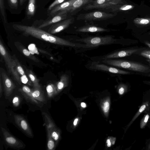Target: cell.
Returning <instances> with one entry per match:
<instances>
[{
    "label": "cell",
    "mask_w": 150,
    "mask_h": 150,
    "mask_svg": "<svg viewBox=\"0 0 150 150\" xmlns=\"http://www.w3.org/2000/svg\"><path fill=\"white\" fill-rule=\"evenodd\" d=\"M12 27L15 30L22 32L23 35L25 36H30L58 45L86 48L85 44L73 42L54 36L38 27L18 24H13Z\"/></svg>",
    "instance_id": "6da1fadb"
},
{
    "label": "cell",
    "mask_w": 150,
    "mask_h": 150,
    "mask_svg": "<svg viewBox=\"0 0 150 150\" xmlns=\"http://www.w3.org/2000/svg\"><path fill=\"white\" fill-rule=\"evenodd\" d=\"M103 62L107 64L126 69L142 73L150 72L148 66L141 63L120 59H104Z\"/></svg>",
    "instance_id": "7a4b0ae2"
},
{
    "label": "cell",
    "mask_w": 150,
    "mask_h": 150,
    "mask_svg": "<svg viewBox=\"0 0 150 150\" xmlns=\"http://www.w3.org/2000/svg\"><path fill=\"white\" fill-rule=\"evenodd\" d=\"M76 40L85 44L86 48L95 47L99 46L115 43L117 41L111 35L103 36L88 37Z\"/></svg>",
    "instance_id": "3957f363"
},
{
    "label": "cell",
    "mask_w": 150,
    "mask_h": 150,
    "mask_svg": "<svg viewBox=\"0 0 150 150\" xmlns=\"http://www.w3.org/2000/svg\"><path fill=\"white\" fill-rule=\"evenodd\" d=\"M0 52L5 61L8 72L12 75L14 79L21 85L22 82L19 75L16 71L14 59L8 52L1 39L0 40Z\"/></svg>",
    "instance_id": "277c9868"
},
{
    "label": "cell",
    "mask_w": 150,
    "mask_h": 150,
    "mask_svg": "<svg viewBox=\"0 0 150 150\" xmlns=\"http://www.w3.org/2000/svg\"><path fill=\"white\" fill-rule=\"evenodd\" d=\"M126 3L127 2L123 0H94L83 8L86 10L94 9H108L115 6Z\"/></svg>",
    "instance_id": "5b68a950"
},
{
    "label": "cell",
    "mask_w": 150,
    "mask_h": 150,
    "mask_svg": "<svg viewBox=\"0 0 150 150\" xmlns=\"http://www.w3.org/2000/svg\"><path fill=\"white\" fill-rule=\"evenodd\" d=\"M114 14L101 11H94L85 14H81L77 18L78 20L92 21L104 20L112 18Z\"/></svg>",
    "instance_id": "8992f818"
},
{
    "label": "cell",
    "mask_w": 150,
    "mask_h": 150,
    "mask_svg": "<svg viewBox=\"0 0 150 150\" xmlns=\"http://www.w3.org/2000/svg\"><path fill=\"white\" fill-rule=\"evenodd\" d=\"M4 139L6 143L9 146L16 149L24 148L25 145L21 141L11 135L7 130L3 127H1Z\"/></svg>",
    "instance_id": "52a82bcc"
},
{
    "label": "cell",
    "mask_w": 150,
    "mask_h": 150,
    "mask_svg": "<svg viewBox=\"0 0 150 150\" xmlns=\"http://www.w3.org/2000/svg\"><path fill=\"white\" fill-rule=\"evenodd\" d=\"M42 115L45 119L46 129L49 130L56 143L59 139V130L54 122L47 114L43 112Z\"/></svg>",
    "instance_id": "ba28073f"
},
{
    "label": "cell",
    "mask_w": 150,
    "mask_h": 150,
    "mask_svg": "<svg viewBox=\"0 0 150 150\" xmlns=\"http://www.w3.org/2000/svg\"><path fill=\"white\" fill-rule=\"evenodd\" d=\"M0 75L2 78L5 94L6 96L8 97L12 93L15 85L2 68L0 69Z\"/></svg>",
    "instance_id": "9c48e42d"
},
{
    "label": "cell",
    "mask_w": 150,
    "mask_h": 150,
    "mask_svg": "<svg viewBox=\"0 0 150 150\" xmlns=\"http://www.w3.org/2000/svg\"><path fill=\"white\" fill-rule=\"evenodd\" d=\"M74 18L67 19L51 25L47 32L53 34L59 33L67 28L74 21Z\"/></svg>",
    "instance_id": "30bf717a"
},
{
    "label": "cell",
    "mask_w": 150,
    "mask_h": 150,
    "mask_svg": "<svg viewBox=\"0 0 150 150\" xmlns=\"http://www.w3.org/2000/svg\"><path fill=\"white\" fill-rule=\"evenodd\" d=\"M68 14L65 11L58 12L51 16L50 19L43 22L38 28L41 29L67 19Z\"/></svg>",
    "instance_id": "8fae6325"
},
{
    "label": "cell",
    "mask_w": 150,
    "mask_h": 150,
    "mask_svg": "<svg viewBox=\"0 0 150 150\" xmlns=\"http://www.w3.org/2000/svg\"><path fill=\"white\" fill-rule=\"evenodd\" d=\"M15 123L20 129L28 136L33 137L32 130L26 120L22 116L16 115L14 116Z\"/></svg>",
    "instance_id": "7c38bea8"
},
{
    "label": "cell",
    "mask_w": 150,
    "mask_h": 150,
    "mask_svg": "<svg viewBox=\"0 0 150 150\" xmlns=\"http://www.w3.org/2000/svg\"><path fill=\"white\" fill-rule=\"evenodd\" d=\"M91 68L93 69L106 71L114 74L125 75L129 74H130V72L103 64H93L91 66Z\"/></svg>",
    "instance_id": "4fadbf2b"
},
{
    "label": "cell",
    "mask_w": 150,
    "mask_h": 150,
    "mask_svg": "<svg viewBox=\"0 0 150 150\" xmlns=\"http://www.w3.org/2000/svg\"><path fill=\"white\" fill-rule=\"evenodd\" d=\"M138 50V49H134L117 51L105 56L103 57L102 59L121 58L129 56L135 53Z\"/></svg>",
    "instance_id": "5bb4252c"
},
{
    "label": "cell",
    "mask_w": 150,
    "mask_h": 150,
    "mask_svg": "<svg viewBox=\"0 0 150 150\" xmlns=\"http://www.w3.org/2000/svg\"><path fill=\"white\" fill-rule=\"evenodd\" d=\"M94 0H76L72 5L66 10L69 14H74L82 8Z\"/></svg>",
    "instance_id": "9a60e30c"
},
{
    "label": "cell",
    "mask_w": 150,
    "mask_h": 150,
    "mask_svg": "<svg viewBox=\"0 0 150 150\" xmlns=\"http://www.w3.org/2000/svg\"><path fill=\"white\" fill-rule=\"evenodd\" d=\"M76 0H67L58 5L50 11L49 15L52 16L56 13L66 10L69 8Z\"/></svg>",
    "instance_id": "2e32d148"
},
{
    "label": "cell",
    "mask_w": 150,
    "mask_h": 150,
    "mask_svg": "<svg viewBox=\"0 0 150 150\" xmlns=\"http://www.w3.org/2000/svg\"><path fill=\"white\" fill-rule=\"evenodd\" d=\"M109 29L97 26L88 25L80 27L76 31L81 32L95 33L110 31Z\"/></svg>",
    "instance_id": "e0dca14e"
},
{
    "label": "cell",
    "mask_w": 150,
    "mask_h": 150,
    "mask_svg": "<svg viewBox=\"0 0 150 150\" xmlns=\"http://www.w3.org/2000/svg\"><path fill=\"white\" fill-rule=\"evenodd\" d=\"M25 99L34 104H38L39 102L33 97L32 91L28 86L24 85L18 90Z\"/></svg>",
    "instance_id": "ac0fdd59"
},
{
    "label": "cell",
    "mask_w": 150,
    "mask_h": 150,
    "mask_svg": "<svg viewBox=\"0 0 150 150\" xmlns=\"http://www.w3.org/2000/svg\"><path fill=\"white\" fill-rule=\"evenodd\" d=\"M15 44L19 51L26 57L36 62H39L38 59L35 57L30 53L29 51L21 44L16 42L15 43Z\"/></svg>",
    "instance_id": "d6986e66"
},
{
    "label": "cell",
    "mask_w": 150,
    "mask_h": 150,
    "mask_svg": "<svg viewBox=\"0 0 150 150\" xmlns=\"http://www.w3.org/2000/svg\"><path fill=\"white\" fill-rule=\"evenodd\" d=\"M36 9V0H28L26 12L28 18H31L34 16L35 13Z\"/></svg>",
    "instance_id": "ffe728a7"
},
{
    "label": "cell",
    "mask_w": 150,
    "mask_h": 150,
    "mask_svg": "<svg viewBox=\"0 0 150 150\" xmlns=\"http://www.w3.org/2000/svg\"><path fill=\"white\" fill-rule=\"evenodd\" d=\"M69 79V76L66 74H64L61 76L60 80L57 82L56 85L57 88V94L67 85Z\"/></svg>",
    "instance_id": "44dd1931"
},
{
    "label": "cell",
    "mask_w": 150,
    "mask_h": 150,
    "mask_svg": "<svg viewBox=\"0 0 150 150\" xmlns=\"http://www.w3.org/2000/svg\"><path fill=\"white\" fill-rule=\"evenodd\" d=\"M32 91V94L33 98L36 100L41 102L45 101V98L41 87L34 88Z\"/></svg>",
    "instance_id": "7402d4cb"
},
{
    "label": "cell",
    "mask_w": 150,
    "mask_h": 150,
    "mask_svg": "<svg viewBox=\"0 0 150 150\" xmlns=\"http://www.w3.org/2000/svg\"><path fill=\"white\" fill-rule=\"evenodd\" d=\"M26 73L28 78L33 84L34 88L41 87L39 80L33 72L30 70L27 69Z\"/></svg>",
    "instance_id": "603a6c76"
},
{
    "label": "cell",
    "mask_w": 150,
    "mask_h": 150,
    "mask_svg": "<svg viewBox=\"0 0 150 150\" xmlns=\"http://www.w3.org/2000/svg\"><path fill=\"white\" fill-rule=\"evenodd\" d=\"M133 6L126 4L117 5L113 6L108 9H110L112 12H118L119 11H126L132 8Z\"/></svg>",
    "instance_id": "cb8c5ba5"
},
{
    "label": "cell",
    "mask_w": 150,
    "mask_h": 150,
    "mask_svg": "<svg viewBox=\"0 0 150 150\" xmlns=\"http://www.w3.org/2000/svg\"><path fill=\"white\" fill-rule=\"evenodd\" d=\"M47 149L48 150H54L56 143L53 139L50 132L48 130H47Z\"/></svg>",
    "instance_id": "d4e9b609"
},
{
    "label": "cell",
    "mask_w": 150,
    "mask_h": 150,
    "mask_svg": "<svg viewBox=\"0 0 150 150\" xmlns=\"http://www.w3.org/2000/svg\"><path fill=\"white\" fill-rule=\"evenodd\" d=\"M46 90L48 97L49 98L53 97L57 94L56 85L54 84L51 83L48 84Z\"/></svg>",
    "instance_id": "484cf974"
},
{
    "label": "cell",
    "mask_w": 150,
    "mask_h": 150,
    "mask_svg": "<svg viewBox=\"0 0 150 150\" xmlns=\"http://www.w3.org/2000/svg\"><path fill=\"white\" fill-rule=\"evenodd\" d=\"M134 23L137 25L144 26L150 25V18H137L134 20Z\"/></svg>",
    "instance_id": "4316f807"
},
{
    "label": "cell",
    "mask_w": 150,
    "mask_h": 150,
    "mask_svg": "<svg viewBox=\"0 0 150 150\" xmlns=\"http://www.w3.org/2000/svg\"><path fill=\"white\" fill-rule=\"evenodd\" d=\"M148 104L149 103L147 101L146 102L143 103L128 125V127H129L138 116L146 109L148 106Z\"/></svg>",
    "instance_id": "83f0119b"
},
{
    "label": "cell",
    "mask_w": 150,
    "mask_h": 150,
    "mask_svg": "<svg viewBox=\"0 0 150 150\" xmlns=\"http://www.w3.org/2000/svg\"><path fill=\"white\" fill-rule=\"evenodd\" d=\"M0 10L2 18L4 22L6 23L7 20L4 0H0Z\"/></svg>",
    "instance_id": "f1b7e54d"
},
{
    "label": "cell",
    "mask_w": 150,
    "mask_h": 150,
    "mask_svg": "<svg viewBox=\"0 0 150 150\" xmlns=\"http://www.w3.org/2000/svg\"><path fill=\"white\" fill-rule=\"evenodd\" d=\"M14 59L15 67L19 75H20L22 77L25 76V73L21 64L16 59Z\"/></svg>",
    "instance_id": "f546056e"
},
{
    "label": "cell",
    "mask_w": 150,
    "mask_h": 150,
    "mask_svg": "<svg viewBox=\"0 0 150 150\" xmlns=\"http://www.w3.org/2000/svg\"><path fill=\"white\" fill-rule=\"evenodd\" d=\"M149 117V113L145 115L141 121L140 127L141 129L144 128L146 125Z\"/></svg>",
    "instance_id": "4dcf8cb0"
},
{
    "label": "cell",
    "mask_w": 150,
    "mask_h": 150,
    "mask_svg": "<svg viewBox=\"0 0 150 150\" xmlns=\"http://www.w3.org/2000/svg\"><path fill=\"white\" fill-rule=\"evenodd\" d=\"M7 1L11 8L15 9L17 8L18 3V0H7Z\"/></svg>",
    "instance_id": "1f68e13d"
},
{
    "label": "cell",
    "mask_w": 150,
    "mask_h": 150,
    "mask_svg": "<svg viewBox=\"0 0 150 150\" xmlns=\"http://www.w3.org/2000/svg\"><path fill=\"white\" fill-rule=\"evenodd\" d=\"M65 0H55L49 6L48 10L51 11L56 6L63 3Z\"/></svg>",
    "instance_id": "d6a6232c"
},
{
    "label": "cell",
    "mask_w": 150,
    "mask_h": 150,
    "mask_svg": "<svg viewBox=\"0 0 150 150\" xmlns=\"http://www.w3.org/2000/svg\"><path fill=\"white\" fill-rule=\"evenodd\" d=\"M141 56L150 60V50H145L142 51L141 53Z\"/></svg>",
    "instance_id": "836d02e7"
},
{
    "label": "cell",
    "mask_w": 150,
    "mask_h": 150,
    "mask_svg": "<svg viewBox=\"0 0 150 150\" xmlns=\"http://www.w3.org/2000/svg\"><path fill=\"white\" fill-rule=\"evenodd\" d=\"M12 103L13 105L16 107H18L20 103V100L19 98L17 96H15L12 100Z\"/></svg>",
    "instance_id": "e575fe53"
},
{
    "label": "cell",
    "mask_w": 150,
    "mask_h": 150,
    "mask_svg": "<svg viewBox=\"0 0 150 150\" xmlns=\"http://www.w3.org/2000/svg\"><path fill=\"white\" fill-rule=\"evenodd\" d=\"M109 103L108 102L105 103L103 106V110L104 112H106L108 111L109 109Z\"/></svg>",
    "instance_id": "d590c367"
},
{
    "label": "cell",
    "mask_w": 150,
    "mask_h": 150,
    "mask_svg": "<svg viewBox=\"0 0 150 150\" xmlns=\"http://www.w3.org/2000/svg\"><path fill=\"white\" fill-rule=\"evenodd\" d=\"M126 87L125 86L122 85L121 86L119 90V93L120 95H122L123 94L125 91L124 88Z\"/></svg>",
    "instance_id": "8d00e7d4"
},
{
    "label": "cell",
    "mask_w": 150,
    "mask_h": 150,
    "mask_svg": "<svg viewBox=\"0 0 150 150\" xmlns=\"http://www.w3.org/2000/svg\"><path fill=\"white\" fill-rule=\"evenodd\" d=\"M2 87L1 85V77H0V98H1L2 95Z\"/></svg>",
    "instance_id": "74e56055"
},
{
    "label": "cell",
    "mask_w": 150,
    "mask_h": 150,
    "mask_svg": "<svg viewBox=\"0 0 150 150\" xmlns=\"http://www.w3.org/2000/svg\"><path fill=\"white\" fill-rule=\"evenodd\" d=\"M26 0H19V3L21 5H22L25 2Z\"/></svg>",
    "instance_id": "f35d334b"
},
{
    "label": "cell",
    "mask_w": 150,
    "mask_h": 150,
    "mask_svg": "<svg viewBox=\"0 0 150 150\" xmlns=\"http://www.w3.org/2000/svg\"><path fill=\"white\" fill-rule=\"evenodd\" d=\"M107 142L108 143L107 146L108 147H110L111 146V143L109 139H108L107 140Z\"/></svg>",
    "instance_id": "ab89813d"
},
{
    "label": "cell",
    "mask_w": 150,
    "mask_h": 150,
    "mask_svg": "<svg viewBox=\"0 0 150 150\" xmlns=\"http://www.w3.org/2000/svg\"><path fill=\"white\" fill-rule=\"evenodd\" d=\"M150 48V43L147 41H145L144 42Z\"/></svg>",
    "instance_id": "60d3db41"
},
{
    "label": "cell",
    "mask_w": 150,
    "mask_h": 150,
    "mask_svg": "<svg viewBox=\"0 0 150 150\" xmlns=\"http://www.w3.org/2000/svg\"><path fill=\"white\" fill-rule=\"evenodd\" d=\"M78 120V119L77 118H76L74 122V125H76Z\"/></svg>",
    "instance_id": "b9f144b4"
},
{
    "label": "cell",
    "mask_w": 150,
    "mask_h": 150,
    "mask_svg": "<svg viewBox=\"0 0 150 150\" xmlns=\"http://www.w3.org/2000/svg\"><path fill=\"white\" fill-rule=\"evenodd\" d=\"M81 105L83 108H85L86 107V105L84 103H82L81 104Z\"/></svg>",
    "instance_id": "7bdbcfd3"
},
{
    "label": "cell",
    "mask_w": 150,
    "mask_h": 150,
    "mask_svg": "<svg viewBox=\"0 0 150 150\" xmlns=\"http://www.w3.org/2000/svg\"><path fill=\"white\" fill-rule=\"evenodd\" d=\"M147 61L149 62V64H150V60L148 59L147 60Z\"/></svg>",
    "instance_id": "ee69618b"
},
{
    "label": "cell",
    "mask_w": 150,
    "mask_h": 150,
    "mask_svg": "<svg viewBox=\"0 0 150 150\" xmlns=\"http://www.w3.org/2000/svg\"><path fill=\"white\" fill-rule=\"evenodd\" d=\"M149 148L150 149V145L149 146Z\"/></svg>",
    "instance_id": "f6af8a7d"
},
{
    "label": "cell",
    "mask_w": 150,
    "mask_h": 150,
    "mask_svg": "<svg viewBox=\"0 0 150 150\" xmlns=\"http://www.w3.org/2000/svg\"><path fill=\"white\" fill-rule=\"evenodd\" d=\"M149 35H150V32L149 33Z\"/></svg>",
    "instance_id": "bcb514c9"
}]
</instances>
